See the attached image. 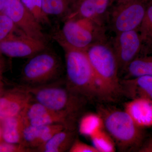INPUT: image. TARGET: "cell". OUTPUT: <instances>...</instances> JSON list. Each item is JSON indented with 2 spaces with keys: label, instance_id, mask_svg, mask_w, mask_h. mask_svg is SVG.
<instances>
[{
  "label": "cell",
  "instance_id": "cell-9",
  "mask_svg": "<svg viewBox=\"0 0 152 152\" xmlns=\"http://www.w3.org/2000/svg\"><path fill=\"white\" fill-rule=\"evenodd\" d=\"M110 42L116 58L120 76L141 51V37L138 30L123 32L115 34Z\"/></svg>",
  "mask_w": 152,
  "mask_h": 152
},
{
  "label": "cell",
  "instance_id": "cell-4",
  "mask_svg": "<svg viewBox=\"0 0 152 152\" xmlns=\"http://www.w3.org/2000/svg\"><path fill=\"white\" fill-rule=\"evenodd\" d=\"M97 111L118 151H138L146 138L144 129L136 124L124 110L99 105Z\"/></svg>",
  "mask_w": 152,
  "mask_h": 152
},
{
  "label": "cell",
  "instance_id": "cell-8",
  "mask_svg": "<svg viewBox=\"0 0 152 152\" xmlns=\"http://www.w3.org/2000/svg\"><path fill=\"white\" fill-rule=\"evenodd\" d=\"M0 14L12 19L30 37L47 43L42 25L33 16L21 0H0Z\"/></svg>",
  "mask_w": 152,
  "mask_h": 152
},
{
  "label": "cell",
  "instance_id": "cell-13",
  "mask_svg": "<svg viewBox=\"0 0 152 152\" xmlns=\"http://www.w3.org/2000/svg\"><path fill=\"white\" fill-rule=\"evenodd\" d=\"M31 100V97L22 86L5 90L0 98V121L21 115Z\"/></svg>",
  "mask_w": 152,
  "mask_h": 152
},
{
  "label": "cell",
  "instance_id": "cell-15",
  "mask_svg": "<svg viewBox=\"0 0 152 152\" xmlns=\"http://www.w3.org/2000/svg\"><path fill=\"white\" fill-rule=\"evenodd\" d=\"M124 110L136 124L145 129L152 127V101L137 98L125 103Z\"/></svg>",
  "mask_w": 152,
  "mask_h": 152
},
{
  "label": "cell",
  "instance_id": "cell-33",
  "mask_svg": "<svg viewBox=\"0 0 152 152\" xmlns=\"http://www.w3.org/2000/svg\"><path fill=\"white\" fill-rule=\"evenodd\" d=\"M3 141V135H2V129L1 124L0 121V142Z\"/></svg>",
  "mask_w": 152,
  "mask_h": 152
},
{
  "label": "cell",
  "instance_id": "cell-20",
  "mask_svg": "<svg viewBox=\"0 0 152 152\" xmlns=\"http://www.w3.org/2000/svg\"><path fill=\"white\" fill-rule=\"evenodd\" d=\"M78 123L79 133L90 138L104 129L103 121L97 113H88L82 115Z\"/></svg>",
  "mask_w": 152,
  "mask_h": 152
},
{
  "label": "cell",
  "instance_id": "cell-16",
  "mask_svg": "<svg viewBox=\"0 0 152 152\" xmlns=\"http://www.w3.org/2000/svg\"><path fill=\"white\" fill-rule=\"evenodd\" d=\"M123 96L130 99L145 98L152 101V76L121 79Z\"/></svg>",
  "mask_w": 152,
  "mask_h": 152
},
{
  "label": "cell",
  "instance_id": "cell-22",
  "mask_svg": "<svg viewBox=\"0 0 152 152\" xmlns=\"http://www.w3.org/2000/svg\"><path fill=\"white\" fill-rule=\"evenodd\" d=\"M42 7L45 13L65 18L70 12L69 0H42Z\"/></svg>",
  "mask_w": 152,
  "mask_h": 152
},
{
  "label": "cell",
  "instance_id": "cell-14",
  "mask_svg": "<svg viewBox=\"0 0 152 152\" xmlns=\"http://www.w3.org/2000/svg\"><path fill=\"white\" fill-rule=\"evenodd\" d=\"M65 128H66L64 125L59 124L38 126L25 124L20 145L31 152L36 151L56 133Z\"/></svg>",
  "mask_w": 152,
  "mask_h": 152
},
{
  "label": "cell",
  "instance_id": "cell-21",
  "mask_svg": "<svg viewBox=\"0 0 152 152\" xmlns=\"http://www.w3.org/2000/svg\"><path fill=\"white\" fill-rule=\"evenodd\" d=\"M138 31L142 42V50L152 52V0L147 3L145 17Z\"/></svg>",
  "mask_w": 152,
  "mask_h": 152
},
{
  "label": "cell",
  "instance_id": "cell-7",
  "mask_svg": "<svg viewBox=\"0 0 152 152\" xmlns=\"http://www.w3.org/2000/svg\"><path fill=\"white\" fill-rule=\"evenodd\" d=\"M149 1L137 0L112 5L107 20L112 31L115 34L138 29L145 17Z\"/></svg>",
  "mask_w": 152,
  "mask_h": 152
},
{
  "label": "cell",
  "instance_id": "cell-25",
  "mask_svg": "<svg viewBox=\"0 0 152 152\" xmlns=\"http://www.w3.org/2000/svg\"><path fill=\"white\" fill-rule=\"evenodd\" d=\"M21 31H23L12 19L5 15L0 14V42Z\"/></svg>",
  "mask_w": 152,
  "mask_h": 152
},
{
  "label": "cell",
  "instance_id": "cell-29",
  "mask_svg": "<svg viewBox=\"0 0 152 152\" xmlns=\"http://www.w3.org/2000/svg\"><path fill=\"white\" fill-rule=\"evenodd\" d=\"M2 54H0V83L3 82V73L5 69V62Z\"/></svg>",
  "mask_w": 152,
  "mask_h": 152
},
{
  "label": "cell",
  "instance_id": "cell-1",
  "mask_svg": "<svg viewBox=\"0 0 152 152\" xmlns=\"http://www.w3.org/2000/svg\"><path fill=\"white\" fill-rule=\"evenodd\" d=\"M22 86L32 99L63 114L76 124L88 102L86 98L69 87L65 79L38 86Z\"/></svg>",
  "mask_w": 152,
  "mask_h": 152
},
{
  "label": "cell",
  "instance_id": "cell-30",
  "mask_svg": "<svg viewBox=\"0 0 152 152\" xmlns=\"http://www.w3.org/2000/svg\"><path fill=\"white\" fill-rule=\"evenodd\" d=\"M111 6L114 4H123L133 1H137V0H110ZM149 1V0H148Z\"/></svg>",
  "mask_w": 152,
  "mask_h": 152
},
{
  "label": "cell",
  "instance_id": "cell-11",
  "mask_svg": "<svg viewBox=\"0 0 152 152\" xmlns=\"http://www.w3.org/2000/svg\"><path fill=\"white\" fill-rule=\"evenodd\" d=\"M47 45L21 31L0 42V53L11 58H29L47 49Z\"/></svg>",
  "mask_w": 152,
  "mask_h": 152
},
{
  "label": "cell",
  "instance_id": "cell-23",
  "mask_svg": "<svg viewBox=\"0 0 152 152\" xmlns=\"http://www.w3.org/2000/svg\"><path fill=\"white\" fill-rule=\"evenodd\" d=\"M90 138L92 142L93 146L98 152H114L116 151L115 142L104 129Z\"/></svg>",
  "mask_w": 152,
  "mask_h": 152
},
{
  "label": "cell",
  "instance_id": "cell-12",
  "mask_svg": "<svg viewBox=\"0 0 152 152\" xmlns=\"http://www.w3.org/2000/svg\"><path fill=\"white\" fill-rule=\"evenodd\" d=\"M111 6L110 0H81L71 8L69 13L64 20L84 19L105 28Z\"/></svg>",
  "mask_w": 152,
  "mask_h": 152
},
{
  "label": "cell",
  "instance_id": "cell-24",
  "mask_svg": "<svg viewBox=\"0 0 152 152\" xmlns=\"http://www.w3.org/2000/svg\"><path fill=\"white\" fill-rule=\"evenodd\" d=\"M33 16L42 25L50 26L49 16L45 13L42 7V0H21Z\"/></svg>",
  "mask_w": 152,
  "mask_h": 152
},
{
  "label": "cell",
  "instance_id": "cell-10",
  "mask_svg": "<svg viewBox=\"0 0 152 152\" xmlns=\"http://www.w3.org/2000/svg\"><path fill=\"white\" fill-rule=\"evenodd\" d=\"M21 115L25 124L38 126L59 124L68 129H77V124L65 116L48 108L32 98Z\"/></svg>",
  "mask_w": 152,
  "mask_h": 152
},
{
  "label": "cell",
  "instance_id": "cell-34",
  "mask_svg": "<svg viewBox=\"0 0 152 152\" xmlns=\"http://www.w3.org/2000/svg\"><path fill=\"white\" fill-rule=\"evenodd\" d=\"M0 54H1V53H0Z\"/></svg>",
  "mask_w": 152,
  "mask_h": 152
},
{
  "label": "cell",
  "instance_id": "cell-26",
  "mask_svg": "<svg viewBox=\"0 0 152 152\" xmlns=\"http://www.w3.org/2000/svg\"><path fill=\"white\" fill-rule=\"evenodd\" d=\"M69 152H98L94 146L90 145L76 138L69 150Z\"/></svg>",
  "mask_w": 152,
  "mask_h": 152
},
{
  "label": "cell",
  "instance_id": "cell-18",
  "mask_svg": "<svg viewBox=\"0 0 152 152\" xmlns=\"http://www.w3.org/2000/svg\"><path fill=\"white\" fill-rule=\"evenodd\" d=\"M122 79L152 76V52L142 50L123 72Z\"/></svg>",
  "mask_w": 152,
  "mask_h": 152
},
{
  "label": "cell",
  "instance_id": "cell-3",
  "mask_svg": "<svg viewBox=\"0 0 152 152\" xmlns=\"http://www.w3.org/2000/svg\"><path fill=\"white\" fill-rule=\"evenodd\" d=\"M58 44L64 51L67 84L88 102H104L86 51Z\"/></svg>",
  "mask_w": 152,
  "mask_h": 152
},
{
  "label": "cell",
  "instance_id": "cell-27",
  "mask_svg": "<svg viewBox=\"0 0 152 152\" xmlns=\"http://www.w3.org/2000/svg\"><path fill=\"white\" fill-rule=\"evenodd\" d=\"M30 152L20 144L10 143L4 141L0 142V152Z\"/></svg>",
  "mask_w": 152,
  "mask_h": 152
},
{
  "label": "cell",
  "instance_id": "cell-31",
  "mask_svg": "<svg viewBox=\"0 0 152 152\" xmlns=\"http://www.w3.org/2000/svg\"><path fill=\"white\" fill-rule=\"evenodd\" d=\"M4 91L5 89L4 87V83H3V82H1L0 83V98H1Z\"/></svg>",
  "mask_w": 152,
  "mask_h": 152
},
{
  "label": "cell",
  "instance_id": "cell-32",
  "mask_svg": "<svg viewBox=\"0 0 152 152\" xmlns=\"http://www.w3.org/2000/svg\"><path fill=\"white\" fill-rule=\"evenodd\" d=\"M80 1H81V0H69L70 3L71 8L72 7L74 6H75L78 2Z\"/></svg>",
  "mask_w": 152,
  "mask_h": 152
},
{
  "label": "cell",
  "instance_id": "cell-19",
  "mask_svg": "<svg viewBox=\"0 0 152 152\" xmlns=\"http://www.w3.org/2000/svg\"><path fill=\"white\" fill-rule=\"evenodd\" d=\"M4 141L20 144L25 122L22 115L10 117L1 121Z\"/></svg>",
  "mask_w": 152,
  "mask_h": 152
},
{
  "label": "cell",
  "instance_id": "cell-6",
  "mask_svg": "<svg viewBox=\"0 0 152 152\" xmlns=\"http://www.w3.org/2000/svg\"><path fill=\"white\" fill-rule=\"evenodd\" d=\"M61 29L53 34V38L59 43L86 51L93 44L107 39L105 29L84 19L64 20Z\"/></svg>",
  "mask_w": 152,
  "mask_h": 152
},
{
  "label": "cell",
  "instance_id": "cell-2",
  "mask_svg": "<svg viewBox=\"0 0 152 152\" xmlns=\"http://www.w3.org/2000/svg\"><path fill=\"white\" fill-rule=\"evenodd\" d=\"M104 101L115 102L123 96L118 66L107 39L97 42L86 50Z\"/></svg>",
  "mask_w": 152,
  "mask_h": 152
},
{
  "label": "cell",
  "instance_id": "cell-28",
  "mask_svg": "<svg viewBox=\"0 0 152 152\" xmlns=\"http://www.w3.org/2000/svg\"><path fill=\"white\" fill-rule=\"evenodd\" d=\"M138 152H152V137L145 139Z\"/></svg>",
  "mask_w": 152,
  "mask_h": 152
},
{
  "label": "cell",
  "instance_id": "cell-5",
  "mask_svg": "<svg viewBox=\"0 0 152 152\" xmlns=\"http://www.w3.org/2000/svg\"><path fill=\"white\" fill-rule=\"evenodd\" d=\"M62 65L56 53L47 50L28 58L21 74L22 86L35 87L47 84L61 79Z\"/></svg>",
  "mask_w": 152,
  "mask_h": 152
},
{
  "label": "cell",
  "instance_id": "cell-17",
  "mask_svg": "<svg viewBox=\"0 0 152 152\" xmlns=\"http://www.w3.org/2000/svg\"><path fill=\"white\" fill-rule=\"evenodd\" d=\"M77 129L65 128L58 132L48 141L36 149L41 152H69L77 138Z\"/></svg>",
  "mask_w": 152,
  "mask_h": 152
}]
</instances>
